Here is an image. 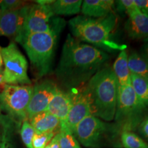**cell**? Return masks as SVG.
Returning <instances> with one entry per match:
<instances>
[{
  "mask_svg": "<svg viewBox=\"0 0 148 148\" xmlns=\"http://www.w3.org/2000/svg\"><path fill=\"white\" fill-rule=\"evenodd\" d=\"M115 2L116 3V9L119 12H124L127 14L138 9L135 5L134 0H119Z\"/></svg>",
  "mask_w": 148,
  "mask_h": 148,
  "instance_id": "484cf974",
  "label": "cell"
},
{
  "mask_svg": "<svg viewBox=\"0 0 148 148\" xmlns=\"http://www.w3.org/2000/svg\"><path fill=\"white\" fill-rule=\"evenodd\" d=\"M5 84L4 76H3V67L0 68V86Z\"/></svg>",
  "mask_w": 148,
  "mask_h": 148,
  "instance_id": "1f68e13d",
  "label": "cell"
},
{
  "mask_svg": "<svg viewBox=\"0 0 148 148\" xmlns=\"http://www.w3.org/2000/svg\"><path fill=\"white\" fill-rule=\"evenodd\" d=\"M59 143L60 148H81L73 134L66 130H60Z\"/></svg>",
  "mask_w": 148,
  "mask_h": 148,
  "instance_id": "603a6c76",
  "label": "cell"
},
{
  "mask_svg": "<svg viewBox=\"0 0 148 148\" xmlns=\"http://www.w3.org/2000/svg\"><path fill=\"white\" fill-rule=\"evenodd\" d=\"M140 54L148 63V38L144 39V44L142 46Z\"/></svg>",
  "mask_w": 148,
  "mask_h": 148,
  "instance_id": "f546056e",
  "label": "cell"
},
{
  "mask_svg": "<svg viewBox=\"0 0 148 148\" xmlns=\"http://www.w3.org/2000/svg\"><path fill=\"white\" fill-rule=\"evenodd\" d=\"M81 0H56L50 4L53 15H73L81 10Z\"/></svg>",
  "mask_w": 148,
  "mask_h": 148,
  "instance_id": "d6986e66",
  "label": "cell"
},
{
  "mask_svg": "<svg viewBox=\"0 0 148 148\" xmlns=\"http://www.w3.org/2000/svg\"><path fill=\"white\" fill-rule=\"evenodd\" d=\"M115 1L112 0H84L80 12L83 16L90 18H101L112 13Z\"/></svg>",
  "mask_w": 148,
  "mask_h": 148,
  "instance_id": "9a60e30c",
  "label": "cell"
},
{
  "mask_svg": "<svg viewBox=\"0 0 148 148\" xmlns=\"http://www.w3.org/2000/svg\"><path fill=\"white\" fill-rule=\"evenodd\" d=\"M29 5H25L16 10L0 12V36L17 39L23 30Z\"/></svg>",
  "mask_w": 148,
  "mask_h": 148,
  "instance_id": "7c38bea8",
  "label": "cell"
},
{
  "mask_svg": "<svg viewBox=\"0 0 148 148\" xmlns=\"http://www.w3.org/2000/svg\"><path fill=\"white\" fill-rule=\"evenodd\" d=\"M147 107L138 99L132 85L119 86L114 119L116 127L123 131H131L143 121Z\"/></svg>",
  "mask_w": 148,
  "mask_h": 148,
  "instance_id": "5b68a950",
  "label": "cell"
},
{
  "mask_svg": "<svg viewBox=\"0 0 148 148\" xmlns=\"http://www.w3.org/2000/svg\"><path fill=\"white\" fill-rule=\"evenodd\" d=\"M116 22L117 18L113 12L98 18L78 15L70 20L69 26L71 35L75 39L103 51L112 52L126 49V45L117 43L110 38Z\"/></svg>",
  "mask_w": 148,
  "mask_h": 148,
  "instance_id": "7a4b0ae2",
  "label": "cell"
},
{
  "mask_svg": "<svg viewBox=\"0 0 148 148\" xmlns=\"http://www.w3.org/2000/svg\"><path fill=\"white\" fill-rule=\"evenodd\" d=\"M127 15L125 30L128 36L133 39L148 38V14L136 9Z\"/></svg>",
  "mask_w": 148,
  "mask_h": 148,
  "instance_id": "5bb4252c",
  "label": "cell"
},
{
  "mask_svg": "<svg viewBox=\"0 0 148 148\" xmlns=\"http://www.w3.org/2000/svg\"><path fill=\"white\" fill-rule=\"evenodd\" d=\"M128 55L125 50L120 51L114 61L112 70L117 79L119 86H123L130 84V71L128 66Z\"/></svg>",
  "mask_w": 148,
  "mask_h": 148,
  "instance_id": "ac0fdd59",
  "label": "cell"
},
{
  "mask_svg": "<svg viewBox=\"0 0 148 148\" xmlns=\"http://www.w3.org/2000/svg\"><path fill=\"white\" fill-rule=\"evenodd\" d=\"M118 88L117 79L110 66H103L88 80L85 89L91 102L92 116L107 121L114 119Z\"/></svg>",
  "mask_w": 148,
  "mask_h": 148,
  "instance_id": "3957f363",
  "label": "cell"
},
{
  "mask_svg": "<svg viewBox=\"0 0 148 148\" xmlns=\"http://www.w3.org/2000/svg\"><path fill=\"white\" fill-rule=\"evenodd\" d=\"M72 106L64 123L60 125V130H66L74 134L75 127L84 118L92 115V106L89 95L85 87L78 90L71 89Z\"/></svg>",
  "mask_w": 148,
  "mask_h": 148,
  "instance_id": "30bf717a",
  "label": "cell"
},
{
  "mask_svg": "<svg viewBox=\"0 0 148 148\" xmlns=\"http://www.w3.org/2000/svg\"><path fill=\"white\" fill-rule=\"evenodd\" d=\"M1 107H0V115H1Z\"/></svg>",
  "mask_w": 148,
  "mask_h": 148,
  "instance_id": "836d02e7",
  "label": "cell"
},
{
  "mask_svg": "<svg viewBox=\"0 0 148 148\" xmlns=\"http://www.w3.org/2000/svg\"><path fill=\"white\" fill-rule=\"evenodd\" d=\"M134 1L138 10L148 14V0H134Z\"/></svg>",
  "mask_w": 148,
  "mask_h": 148,
  "instance_id": "4316f807",
  "label": "cell"
},
{
  "mask_svg": "<svg viewBox=\"0 0 148 148\" xmlns=\"http://www.w3.org/2000/svg\"><path fill=\"white\" fill-rule=\"evenodd\" d=\"M130 80L136 96L146 107H148V80L133 73H131Z\"/></svg>",
  "mask_w": 148,
  "mask_h": 148,
  "instance_id": "44dd1931",
  "label": "cell"
},
{
  "mask_svg": "<svg viewBox=\"0 0 148 148\" xmlns=\"http://www.w3.org/2000/svg\"><path fill=\"white\" fill-rule=\"evenodd\" d=\"M45 148H60L59 143V134L58 132L53 136L51 141L47 144Z\"/></svg>",
  "mask_w": 148,
  "mask_h": 148,
  "instance_id": "f1b7e54d",
  "label": "cell"
},
{
  "mask_svg": "<svg viewBox=\"0 0 148 148\" xmlns=\"http://www.w3.org/2000/svg\"><path fill=\"white\" fill-rule=\"evenodd\" d=\"M127 61L130 73L137 75L148 80V63L140 53L132 51L128 55Z\"/></svg>",
  "mask_w": 148,
  "mask_h": 148,
  "instance_id": "ffe728a7",
  "label": "cell"
},
{
  "mask_svg": "<svg viewBox=\"0 0 148 148\" xmlns=\"http://www.w3.org/2000/svg\"><path fill=\"white\" fill-rule=\"evenodd\" d=\"M30 85L5 84L0 92V107L16 123L27 119V110L32 97Z\"/></svg>",
  "mask_w": 148,
  "mask_h": 148,
  "instance_id": "8992f818",
  "label": "cell"
},
{
  "mask_svg": "<svg viewBox=\"0 0 148 148\" xmlns=\"http://www.w3.org/2000/svg\"><path fill=\"white\" fill-rule=\"evenodd\" d=\"M117 127L90 115L79 122L74 134L84 147L98 148L106 145L114 132H117Z\"/></svg>",
  "mask_w": 148,
  "mask_h": 148,
  "instance_id": "52a82bcc",
  "label": "cell"
},
{
  "mask_svg": "<svg viewBox=\"0 0 148 148\" xmlns=\"http://www.w3.org/2000/svg\"><path fill=\"white\" fill-rule=\"evenodd\" d=\"M50 5L34 3L29 5L23 30L15 41L19 42L31 34L49 32L53 26L55 18Z\"/></svg>",
  "mask_w": 148,
  "mask_h": 148,
  "instance_id": "9c48e42d",
  "label": "cell"
},
{
  "mask_svg": "<svg viewBox=\"0 0 148 148\" xmlns=\"http://www.w3.org/2000/svg\"><path fill=\"white\" fill-rule=\"evenodd\" d=\"M5 84L30 85L27 75V62L14 42L1 48Z\"/></svg>",
  "mask_w": 148,
  "mask_h": 148,
  "instance_id": "ba28073f",
  "label": "cell"
},
{
  "mask_svg": "<svg viewBox=\"0 0 148 148\" xmlns=\"http://www.w3.org/2000/svg\"><path fill=\"white\" fill-rule=\"evenodd\" d=\"M56 132H49L37 134L35 133L32 139L33 148H45L56 134Z\"/></svg>",
  "mask_w": 148,
  "mask_h": 148,
  "instance_id": "d4e9b609",
  "label": "cell"
},
{
  "mask_svg": "<svg viewBox=\"0 0 148 148\" xmlns=\"http://www.w3.org/2000/svg\"><path fill=\"white\" fill-rule=\"evenodd\" d=\"M58 88L56 84L49 79H44L33 86L32 97L27 110V119L47 110L48 105Z\"/></svg>",
  "mask_w": 148,
  "mask_h": 148,
  "instance_id": "8fae6325",
  "label": "cell"
},
{
  "mask_svg": "<svg viewBox=\"0 0 148 148\" xmlns=\"http://www.w3.org/2000/svg\"><path fill=\"white\" fill-rule=\"evenodd\" d=\"M64 26L62 18H56L49 32L29 34L18 42L26 51L33 71L38 78L51 71L57 40Z\"/></svg>",
  "mask_w": 148,
  "mask_h": 148,
  "instance_id": "277c9868",
  "label": "cell"
},
{
  "mask_svg": "<svg viewBox=\"0 0 148 148\" xmlns=\"http://www.w3.org/2000/svg\"><path fill=\"white\" fill-rule=\"evenodd\" d=\"M109 58L105 51L79 41L69 34L62 47L56 75L65 87L77 88L104 66Z\"/></svg>",
  "mask_w": 148,
  "mask_h": 148,
  "instance_id": "6da1fadb",
  "label": "cell"
},
{
  "mask_svg": "<svg viewBox=\"0 0 148 148\" xmlns=\"http://www.w3.org/2000/svg\"><path fill=\"white\" fill-rule=\"evenodd\" d=\"M16 124L8 114L0 115V148H14L13 134Z\"/></svg>",
  "mask_w": 148,
  "mask_h": 148,
  "instance_id": "e0dca14e",
  "label": "cell"
},
{
  "mask_svg": "<svg viewBox=\"0 0 148 148\" xmlns=\"http://www.w3.org/2000/svg\"><path fill=\"white\" fill-rule=\"evenodd\" d=\"M139 129L140 133L148 139V116L144 119L140 123Z\"/></svg>",
  "mask_w": 148,
  "mask_h": 148,
  "instance_id": "83f0119b",
  "label": "cell"
},
{
  "mask_svg": "<svg viewBox=\"0 0 148 148\" xmlns=\"http://www.w3.org/2000/svg\"><path fill=\"white\" fill-rule=\"evenodd\" d=\"M3 59H2V56H1V47H0V68L3 67Z\"/></svg>",
  "mask_w": 148,
  "mask_h": 148,
  "instance_id": "d6a6232c",
  "label": "cell"
},
{
  "mask_svg": "<svg viewBox=\"0 0 148 148\" xmlns=\"http://www.w3.org/2000/svg\"><path fill=\"white\" fill-rule=\"evenodd\" d=\"M53 1H54L53 0H38V1H35V2L41 5H50Z\"/></svg>",
  "mask_w": 148,
  "mask_h": 148,
  "instance_id": "4dcf8cb0",
  "label": "cell"
},
{
  "mask_svg": "<svg viewBox=\"0 0 148 148\" xmlns=\"http://www.w3.org/2000/svg\"><path fill=\"white\" fill-rule=\"evenodd\" d=\"M71 106L72 95L71 91H64L58 88L48 105L46 111L56 116L60 121V125H61L65 122Z\"/></svg>",
  "mask_w": 148,
  "mask_h": 148,
  "instance_id": "4fadbf2b",
  "label": "cell"
},
{
  "mask_svg": "<svg viewBox=\"0 0 148 148\" xmlns=\"http://www.w3.org/2000/svg\"><path fill=\"white\" fill-rule=\"evenodd\" d=\"M35 134V131L28 120L22 122V125L20 130V135L22 141L27 148H33L32 139Z\"/></svg>",
  "mask_w": 148,
  "mask_h": 148,
  "instance_id": "cb8c5ba5",
  "label": "cell"
},
{
  "mask_svg": "<svg viewBox=\"0 0 148 148\" xmlns=\"http://www.w3.org/2000/svg\"><path fill=\"white\" fill-rule=\"evenodd\" d=\"M28 121L37 134L56 132L57 128H60L59 119L47 111L36 114Z\"/></svg>",
  "mask_w": 148,
  "mask_h": 148,
  "instance_id": "2e32d148",
  "label": "cell"
},
{
  "mask_svg": "<svg viewBox=\"0 0 148 148\" xmlns=\"http://www.w3.org/2000/svg\"><path fill=\"white\" fill-rule=\"evenodd\" d=\"M121 141L124 148H148V144L131 131L121 132Z\"/></svg>",
  "mask_w": 148,
  "mask_h": 148,
  "instance_id": "7402d4cb",
  "label": "cell"
}]
</instances>
